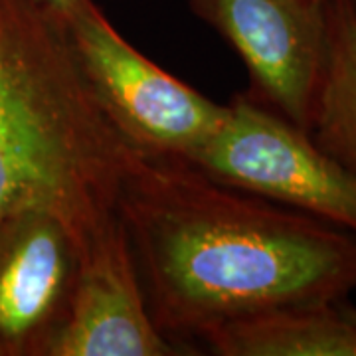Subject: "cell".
I'll return each mask as SVG.
<instances>
[{
    "instance_id": "obj_4",
    "label": "cell",
    "mask_w": 356,
    "mask_h": 356,
    "mask_svg": "<svg viewBox=\"0 0 356 356\" xmlns=\"http://www.w3.org/2000/svg\"><path fill=\"white\" fill-rule=\"evenodd\" d=\"M65 30L97 99L135 147L191 161L226 117L208 99L145 58L93 0H83Z\"/></svg>"
},
{
    "instance_id": "obj_8",
    "label": "cell",
    "mask_w": 356,
    "mask_h": 356,
    "mask_svg": "<svg viewBox=\"0 0 356 356\" xmlns=\"http://www.w3.org/2000/svg\"><path fill=\"white\" fill-rule=\"evenodd\" d=\"M200 343L220 356H356V323L339 303L273 307L226 321Z\"/></svg>"
},
{
    "instance_id": "obj_2",
    "label": "cell",
    "mask_w": 356,
    "mask_h": 356,
    "mask_svg": "<svg viewBox=\"0 0 356 356\" xmlns=\"http://www.w3.org/2000/svg\"><path fill=\"white\" fill-rule=\"evenodd\" d=\"M135 151L89 86L65 24L36 0H0V218L46 208L83 255L123 228L119 194Z\"/></svg>"
},
{
    "instance_id": "obj_9",
    "label": "cell",
    "mask_w": 356,
    "mask_h": 356,
    "mask_svg": "<svg viewBox=\"0 0 356 356\" xmlns=\"http://www.w3.org/2000/svg\"><path fill=\"white\" fill-rule=\"evenodd\" d=\"M329 54L311 137L356 175V6L325 0Z\"/></svg>"
},
{
    "instance_id": "obj_10",
    "label": "cell",
    "mask_w": 356,
    "mask_h": 356,
    "mask_svg": "<svg viewBox=\"0 0 356 356\" xmlns=\"http://www.w3.org/2000/svg\"><path fill=\"white\" fill-rule=\"evenodd\" d=\"M36 2H38L46 13L51 14L58 22L65 24L67 18L74 14V10H76L83 0H36Z\"/></svg>"
},
{
    "instance_id": "obj_11",
    "label": "cell",
    "mask_w": 356,
    "mask_h": 356,
    "mask_svg": "<svg viewBox=\"0 0 356 356\" xmlns=\"http://www.w3.org/2000/svg\"><path fill=\"white\" fill-rule=\"evenodd\" d=\"M339 307H341V311H343L346 317L350 318L353 323H356V307L353 305L348 299H346V301H341V303H339Z\"/></svg>"
},
{
    "instance_id": "obj_1",
    "label": "cell",
    "mask_w": 356,
    "mask_h": 356,
    "mask_svg": "<svg viewBox=\"0 0 356 356\" xmlns=\"http://www.w3.org/2000/svg\"><path fill=\"white\" fill-rule=\"evenodd\" d=\"M145 299L168 341L273 307L337 305L356 291V232L137 147L119 194Z\"/></svg>"
},
{
    "instance_id": "obj_5",
    "label": "cell",
    "mask_w": 356,
    "mask_h": 356,
    "mask_svg": "<svg viewBox=\"0 0 356 356\" xmlns=\"http://www.w3.org/2000/svg\"><path fill=\"white\" fill-rule=\"evenodd\" d=\"M240 54L250 97L311 133L329 54L325 0H191Z\"/></svg>"
},
{
    "instance_id": "obj_3",
    "label": "cell",
    "mask_w": 356,
    "mask_h": 356,
    "mask_svg": "<svg viewBox=\"0 0 356 356\" xmlns=\"http://www.w3.org/2000/svg\"><path fill=\"white\" fill-rule=\"evenodd\" d=\"M206 177L356 232V175L250 95L188 161Z\"/></svg>"
},
{
    "instance_id": "obj_6",
    "label": "cell",
    "mask_w": 356,
    "mask_h": 356,
    "mask_svg": "<svg viewBox=\"0 0 356 356\" xmlns=\"http://www.w3.org/2000/svg\"><path fill=\"white\" fill-rule=\"evenodd\" d=\"M79 264V245L50 210L24 206L0 218V356H50Z\"/></svg>"
},
{
    "instance_id": "obj_7",
    "label": "cell",
    "mask_w": 356,
    "mask_h": 356,
    "mask_svg": "<svg viewBox=\"0 0 356 356\" xmlns=\"http://www.w3.org/2000/svg\"><path fill=\"white\" fill-rule=\"evenodd\" d=\"M170 355L180 350L151 317L127 234L119 228L81 255L72 307L50 356Z\"/></svg>"
},
{
    "instance_id": "obj_12",
    "label": "cell",
    "mask_w": 356,
    "mask_h": 356,
    "mask_svg": "<svg viewBox=\"0 0 356 356\" xmlns=\"http://www.w3.org/2000/svg\"><path fill=\"white\" fill-rule=\"evenodd\" d=\"M350 2H353V4H355V6H356V0H350Z\"/></svg>"
}]
</instances>
